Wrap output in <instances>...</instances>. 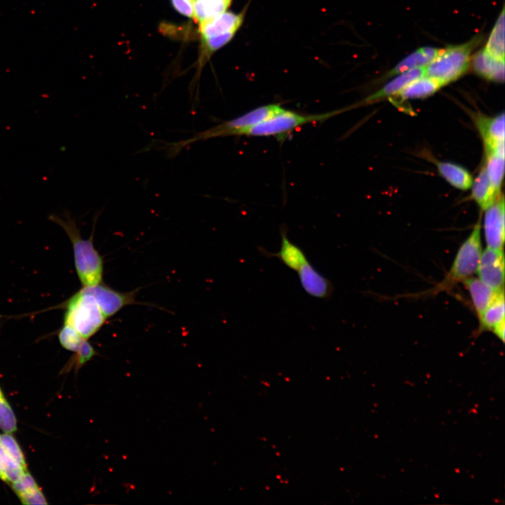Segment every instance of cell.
<instances>
[{
    "mask_svg": "<svg viewBox=\"0 0 505 505\" xmlns=\"http://www.w3.org/2000/svg\"><path fill=\"white\" fill-rule=\"evenodd\" d=\"M48 220L60 226L67 235L72 245L74 266L82 287H89L102 282L104 262L95 248L93 239L94 229L90 238L83 239L76 220L65 211L63 217L50 214Z\"/></svg>",
    "mask_w": 505,
    "mask_h": 505,
    "instance_id": "cell-1",
    "label": "cell"
},
{
    "mask_svg": "<svg viewBox=\"0 0 505 505\" xmlns=\"http://www.w3.org/2000/svg\"><path fill=\"white\" fill-rule=\"evenodd\" d=\"M481 225L478 220L472 231L459 246L451 267L444 278L424 294L435 295L452 290L456 285L477 273L481 253Z\"/></svg>",
    "mask_w": 505,
    "mask_h": 505,
    "instance_id": "cell-2",
    "label": "cell"
},
{
    "mask_svg": "<svg viewBox=\"0 0 505 505\" xmlns=\"http://www.w3.org/2000/svg\"><path fill=\"white\" fill-rule=\"evenodd\" d=\"M63 307L65 309L63 324L71 326L87 340L95 335L107 321L95 297L83 287L64 302Z\"/></svg>",
    "mask_w": 505,
    "mask_h": 505,
    "instance_id": "cell-3",
    "label": "cell"
},
{
    "mask_svg": "<svg viewBox=\"0 0 505 505\" xmlns=\"http://www.w3.org/2000/svg\"><path fill=\"white\" fill-rule=\"evenodd\" d=\"M483 39L482 35H476L467 42L440 50L424 67V75L438 80L443 86L457 80L468 70L471 53Z\"/></svg>",
    "mask_w": 505,
    "mask_h": 505,
    "instance_id": "cell-4",
    "label": "cell"
},
{
    "mask_svg": "<svg viewBox=\"0 0 505 505\" xmlns=\"http://www.w3.org/2000/svg\"><path fill=\"white\" fill-rule=\"evenodd\" d=\"M283 109L280 104H269L256 107L236 118L198 133L189 139L174 143L173 146H171V151L173 153L180 151L182 147L199 140L234 135H245L250 128L267 119Z\"/></svg>",
    "mask_w": 505,
    "mask_h": 505,
    "instance_id": "cell-5",
    "label": "cell"
},
{
    "mask_svg": "<svg viewBox=\"0 0 505 505\" xmlns=\"http://www.w3.org/2000/svg\"><path fill=\"white\" fill-rule=\"evenodd\" d=\"M342 111L343 109H340L322 114H303L283 108L278 113L250 128L245 135L274 137L282 141L298 128L308 123L325 121Z\"/></svg>",
    "mask_w": 505,
    "mask_h": 505,
    "instance_id": "cell-6",
    "label": "cell"
},
{
    "mask_svg": "<svg viewBox=\"0 0 505 505\" xmlns=\"http://www.w3.org/2000/svg\"><path fill=\"white\" fill-rule=\"evenodd\" d=\"M95 299L105 316L109 318L123 307L136 304V290L121 292L102 282L93 286L83 287Z\"/></svg>",
    "mask_w": 505,
    "mask_h": 505,
    "instance_id": "cell-7",
    "label": "cell"
},
{
    "mask_svg": "<svg viewBox=\"0 0 505 505\" xmlns=\"http://www.w3.org/2000/svg\"><path fill=\"white\" fill-rule=\"evenodd\" d=\"M478 278L495 290L504 289V255L503 250L487 247L482 251L477 273Z\"/></svg>",
    "mask_w": 505,
    "mask_h": 505,
    "instance_id": "cell-8",
    "label": "cell"
},
{
    "mask_svg": "<svg viewBox=\"0 0 505 505\" xmlns=\"http://www.w3.org/2000/svg\"><path fill=\"white\" fill-rule=\"evenodd\" d=\"M483 221V233L487 247L503 250L504 244V199L499 195L487 208Z\"/></svg>",
    "mask_w": 505,
    "mask_h": 505,
    "instance_id": "cell-9",
    "label": "cell"
},
{
    "mask_svg": "<svg viewBox=\"0 0 505 505\" xmlns=\"http://www.w3.org/2000/svg\"><path fill=\"white\" fill-rule=\"evenodd\" d=\"M477 126L483 137L485 154L504 156V114L494 117H478Z\"/></svg>",
    "mask_w": 505,
    "mask_h": 505,
    "instance_id": "cell-10",
    "label": "cell"
},
{
    "mask_svg": "<svg viewBox=\"0 0 505 505\" xmlns=\"http://www.w3.org/2000/svg\"><path fill=\"white\" fill-rule=\"evenodd\" d=\"M245 16V11L234 13L225 11L215 17L198 23L201 39L236 32L241 27Z\"/></svg>",
    "mask_w": 505,
    "mask_h": 505,
    "instance_id": "cell-11",
    "label": "cell"
},
{
    "mask_svg": "<svg viewBox=\"0 0 505 505\" xmlns=\"http://www.w3.org/2000/svg\"><path fill=\"white\" fill-rule=\"evenodd\" d=\"M297 273L303 289L309 295L320 299L330 297L332 292L331 282L320 274L309 261Z\"/></svg>",
    "mask_w": 505,
    "mask_h": 505,
    "instance_id": "cell-12",
    "label": "cell"
},
{
    "mask_svg": "<svg viewBox=\"0 0 505 505\" xmlns=\"http://www.w3.org/2000/svg\"><path fill=\"white\" fill-rule=\"evenodd\" d=\"M475 72L487 80L503 83L504 81V60L495 58L484 49L477 52L471 58Z\"/></svg>",
    "mask_w": 505,
    "mask_h": 505,
    "instance_id": "cell-13",
    "label": "cell"
},
{
    "mask_svg": "<svg viewBox=\"0 0 505 505\" xmlns=\"http://www.w3.org/2000/svg\"><path fill=\"white\" fill-rule=\"evenodd\" d=\"M471 299L478 318L494 299L499 291L483 283L479 278L471 276L463 282ZM503 290V289H502Z\"/></svg>",
    "mask_w": 505,
    "mask_h": 505,
    "instance_id": "cell-14",
    "label": "cell"
},
{
    "mask_svg": "<svg viewBox=\"0 0 505 505\" xmlns=\"http://www.w3.org/2000/svg\"><path fill=\"white\" fill-rule=\"evenodd\" d=\"M9 485L23 504H48L41 490L29 471Z\"/></svg>",
    "mask_w": 505,
    "mask_h": 505,
    "instance_id": "cell-15",
    "label": "cell"
},
{
    "mask_svg": "<svg viewBox=\"0 0 505 505\" xmlns=\"http://www.w3.org/2000/svg\"><path fill=\"white\" fill-rule=\"evenodd\" d=\"M281 244L280 250L275 253H271L262 249V252L268 256L277 257L283 264L290 269L297 271L308 260L304 251L293 243L288 237L287 232L282 229L281 232Z\"/></svg>",
    "mask_w": 505,
    "mask_h": 505,
    "instance_id": "cell-16",
    "label": "cell"
},
{
    "mask_svg": "<svg viewBox=\"0 0 505 505\" xmlns=\"http://www.w3.org/2000/svg\"><path fill=\"white\" fill-rule=\"evenodd\" d=\"M440 48L432 46L419 48L404 58L386 74V77H391L408 70L425 67L440 52Z\"/></svg>",
    "mask_w": 505,
    "mask_h": 505,
    "instance_id": "cell-17",
    "label": "cell"
},
{
    "mask_svg": "<svg viewBox=\"0 0 505 505\" xmlns=\"http://www.w3.org/2000/svg\"><path fill=\"white\" fill-rule=\"evenodd\" d=\"M424 76V67L415 68L397 74L380 90L368 96L363 101L370 103L389 96L395 95L412 81Z\"/></svg>",
    "mask_w": 505,
    "mask_h": 505,
    "instance_id": "cell-18",
    "label": "cell"
},
{
    "mask_svg": "<svg viewBox=\"0 0 505 505\" xmlns=\"http://www.w3.org/2000/svg\"><path fill=\"white\" fill-rule=\"evenodd\" d=\"M471 186V197L483 210L492 206L500 195L492 186L485 167L482 168Z\"/></svg>",
    "mask_w": 505,
    "mask_h": 505,
    "instance_id": "cell-19",
    "label": "cell"
},
{
    "mask_svg": "<svg viewBox=\"0 0 505 505\" xmlns=\"http://www.w3.org/2000/svg\"><path fill=\"white\" fill-rule=\"evenodd\" d=\"M504 292L503 289L499 291L494 299L478 318V332H492L497 326L504 323Z\"/></svg>",
    "mask_w": 505,
    "mask_h": 505,
    "instance_id": "cell-20",
    "label": "cell"
},
{
    "mask_svg": "<svg viewBox=\"0 0 505 505\" xmlns=\"http://www.w3.org/2000/svg\"><path fill=\"white\" fill-rule=\"evenodd\" d=\"M443 86L438 80L424 75L410 83L395 95L400 100L424 98L433 95Z\"/></svg>",
    "mask_w": 505,
    "mask_h": 505,
    "instance_id": "cell-21",
    "label": "cell"
},
{
    "mask_svg": "<svg viewBox=\"0 0 505 505\" xmlns=\"http://www.w3.org/2000/svg\"><path fill=\"white\" fill-rule=\"evenodd\" d=\"M440 175L453 187L462 189H469L473 183L470 173L463 167L450 162L437 163Z\"/></svg>",
    "mask_w": 505,
    "mask_h": 505,
    "instance_id": "cell-22",
    "label": "cell"
},
{
    "mask_svg": "<svg viewBox=\"0 0 505 505\" xmlns=\"http://www.w3.org/2000/svg\"><path fill=\"white\" fill-rule=\"evenodd\" d=\"M232 0H194L193 19L200 23L228 9Z\"/></svg>",
    "mask_w": 505,
    "mask_h": 505,
    "instance_id": "cell-23",
    "label": "cell"
},
{
    "mask_svg": "<svg viewBox=\"0 0 505 505\" xmlns=\"http://www.w3.org/2000/svg\"><path fill=\"white\" fill-rule=\"evenodd\" d=\"M484 50L491 56L504 60V8L502 10L495 22L490 34Z\"/></svg>",
    "mask_w": 505,
    "mask_h": 505,
    "instance_id": "cell-24",
    "label": "cell"
},
{
    "mask_svg": "<svg viewBox=\"0 0 505 505\" xmlns=\"http://www.w3.org/2000/svg\"><path fill=\"white\" fill-rule=\"evenodd\" d=\"M236 32H229L201 39V49L199 58V66L203 63L217 50L227 44L235 36Z\"/></svg>",
    "mask_w": 505,
    "mask_h": 505,
    "instance_id": "cell-25",
    "label": "cell"
},
{
    "mask_svg": "<svg viewBox=\"0 0 505 505\" xmlns=\"http://www.w3.org/2000/svg\"><path fill=\"white\" fill-rule=\"evenodd\" d=\"M485 167L492 186L499 192L504 173V156L486 154Z\"/></svg>",
    "mask_w": 505,
    "mask_h": 505,
    "instance_id": "cell-26",
    "label": "cell"
},
{
    "mask_svg": "<svg viewBox=\"0 0 505 505\" xmlns=\"http://www.w3.org/2000/svg\"><path fill=\"white\" fill-rule=\"evenodd\" d=\"M0 429L4 433H13L18 429L15 415L0 386Z\"/></svg>",
    "mask_w": 505,
    "mask_h": 505,
    "instance_id": "cell-27",
    "label": "cell"
},
{
    "mask_svg": "<svg viewBox=\"0 0 505 505\" xmlns=\"http://www.w3.org/2000/svg\"><path fill=\"white\" fill-rule=\"evenodd\" d=\"M96 355L97 351L94 347L88 340H85L79 351L69 360L62 372H67L74 368L76 372Z\"/></svg>",
    "mask_w": 505,
    "mask_h": 505,
    "instance_id": "cell-28",
    "label": "cell"
},
{
    "mask_svg": "<svg viewBox=\"0 0 505 505\" xmlns=\"http://www.w3.org/2000/svg\"><path fill=\"white\" fill-rule=\"evenodd\" d=\"M59 342L66 350L77 352L82 346L85 339L74 328L68 325L63 326L58 332Z\"/></svg>",
    "mask_w": 505,
    "mask_h": 505,
    "instance_id": "cell-29",
    "label": "cell"
},
{
    "mask_svg": "<svg viewBox=\"0 0 505 505\" xmlns=\"http://www.w3.org/2000/svg\"><path fill=\"white\" fill-rule=\"evenodd\" d=\"M0 467L7 479V484L8 485L18 480L27 471H28V469H25L20 466L6 454L1 443V434Z\"/></svg>",
    "mask_w": 505,
    "mask_h": 505,
    "instance_id": "cell-30",
    "label": "cell"
},
{
    "mask_svg": "<svg viewBox=\"0 0 505 505\" xmlns=\"http://www.w3.org/2000/svg\"><path fill=\"white\" fill-rule=\"evenodd\" d=\"M174 9L182 15L193 18L194 0H170Z\"/></svg>",
    "mask_w": 505,
    "mask_h": 505,
    "instance_id": "cell-31",
    "label": "cell"
},
{
    "mask_svg": "<svg viewBox=\"0 0 505 505\" xmlns=\"http://www.w3.org/2000/svg\"><path fill=\"white\" fill-rule=\"evenodd\" d=\"M0 479H1L2 481H4V482H5L6 483H7V479H6V478L4 472L2 471L1 467H0Z\"/></svg>",
    "mask_w": 505,
    "mask_h": 505,
    "instance_id": "cell-32",
    "label": "cell"
}]
</instances>
